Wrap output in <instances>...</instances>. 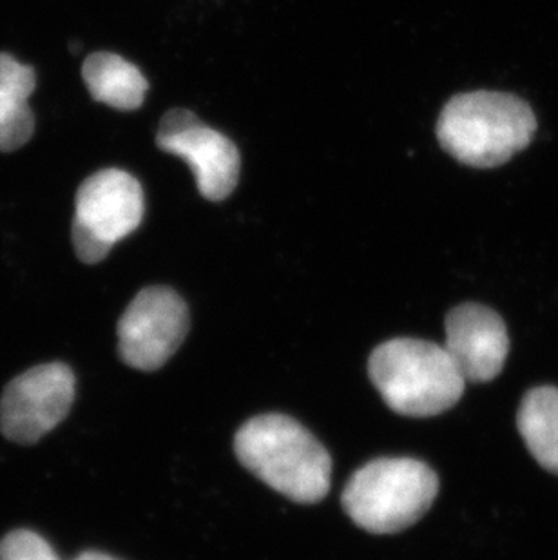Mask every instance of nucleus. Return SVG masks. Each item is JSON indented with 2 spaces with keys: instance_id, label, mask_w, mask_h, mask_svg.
Listing matches in <instances>:
<instances>
[{
  "instance_id": "12",
  "label": "nucleus",
  "mask_w": 558,
  "mask_h": 560,
  "mask_svg": "<svg viewBox=\"0 0 558 560\" xmlns=\"http://www.w3.org/2000/svg\"><path fill=\"white\" fill-rule=\"evenodd\" d=\"M516 427L538 465L558 476V388L538 386L527 392Z\"/></svg>"
},
{
  "instance_id": "5",
  "label": "nucleus",
  "mask_w": 558,
  "mask_h": 560,
  "mask_svg": "<svg viewBox=\"0 0 558 560\" xmlns=\"http://www.w3.org/2000/svg\"><path fill=\"white\" fill-rule=\"evenodd\" d=\"M146 212L142 186L126 171L104 170L80 186L74 203V253L98 264L113 245L137 231Z\"/></svg>"
},
{
  "instance_id": "2",
  "label": "nucleus",
  "mask_w": 558,
  "mask_h": 560,
  "mask_svg": "<svg viewBox=\"0 0 558 560\" xmlns=\"http://www.w3.org/2000/svg\"><path fill=\"white\" fill-rule=\"evenodd\" d=\"M535 131L532 107L519 96L497 91L453 96L438 120L441 148L477 170L505 164L530 145Z\"/></svg>"
},
{
  "instance_id": "7",
  "label": "nucleus",
  "mask_w": 558,
  "mask_h": 560,
  "mask_svg": "<svg viewBox=\"0 0 558 560\" xmlns=\"http://www.w3.org/2000/svg\"><path fill=\"white\" fill-rule=\"evenodd\" d=\"M73 401L74 375L68 365L35 366L5 386L0 399V432L13 443H37L62 423Z\"/></svg>"
},
{
  "instance_id": "13",
  "label": "nucleus",
  "mask_w": 558,
  "mask_h": 560,
  "mask_svg": "<svg viewBox=\"0 0 558 560\" xmlns=\"http://www.w3.org/2000/svg\"><path fill=\"white\" fill-rule=\"evenodd\" d=\"M0 560H60L48 540L30 529H15L0 540Z\"/></svg>"
},
{
  "instance_id": "10",
  "label": "nucleus",
  "mask_w": 558,
  "mask_h": 560,
  "mask_svg": "<svg viewBox=\"0 0 558 560\" xmlns=\"http://www.w3.org/2000/svg\"><path fill=\"white\" fill-rule=\"evenodd\" d=\"M37 85L35 69L0 54V151L11 153L30 142L35 120L30 96Z\"/></svg>"
},
{
  "instance_id": "14",
  "label": "nucleus",
  "mask_w": 558,
  "mask_h": 560,
  "mask_svg": "<svg viewBox=\"0 0 558 560\" xmlns=\"http://www.w3.org/2000/svg\"><path fill=\"white\" fill-rule=\"evenodd\" d=\"M74 560H118L115 557L106 556V553H98V551H85L82 556L77 557Z\"/></svg>"
},
{
  "instance_id": "11",
  "label": "nucleus",
  "mask_w": 558,
  "mask_h": 560,
  "mask_svg": "<svg viewBox=\"0 0 558 560\" xmlns=\"http://www.w3.org/2000/svg\"><path fill=\"white\" fill-rule=\"evenodd\" d=\"M82 77L96 102L135 112L148 93V80L137 66L115 54H93L82 66Z\"/></svg>"
},
{
  "instance_id": "4",
  "label": "nucleus",
  "mask_w": 558,
  "mask_h": 560,
  "mask_svg": "<svg viewBox=\"0 0 558 560\" xmlns=\"http://www.w3.org/2000/svg\"><path fill=\"white\" fill-rule=\"evenodd\" d=\"M435 471L410 457H385L359 468L342 492V508L370 534L410 528L438 498Z\"/></svg>"
},
{
  "instance_id": "9",
  "label": "nucleus",
  "mask_w": 558,
  "mask_h": 560,
  "mask_svg": "<svg viewBox=\"0 0 558 560\" xmlns=\"http://www.w3.org/2000/svg\"><path fill=\"white\" fill-rule=\"evenodd\" d=\"M443 347L466 383H486L501 374L510 338L497 312L466 303L447 314Z\"/></svg>"
},
{
  "instance_id": "8",
  "label": "nucleus",
  "mask_w": 558,
  "mask_h": 560,
  "mask_svg": "<svg viewBox=\"0 0 558 560\" xmlns=\"http://www.w3.org/2000/svg\"><path fill=\"white\" fill-rule=\"evenodd\" d=\"M156 143L164 153L185 160L207 200L222 201L240 180L242 159L232 140L201 122L187 109H171L160 122Z\"/></svg>"
},
{
  "instance_id": "1",
  "label": "nucleus",
  "mask_w": 558,
  "mask_h": 560,
  "mask_svg": "<svg viewBox=\"0 0 558 560\" xmlns=\"http://www.w3.org/2000/svg\"><path fill=\"white\" fill-rule=\"evenodd\" d=\"M234 450L248 471L290 501L314 504L327 498L333 459L294 419L281 413L251 419L237 430Z\"/></svg>"
},
{
  "instance_id": "6",
  "label": "nucleus",
  "mask_w": 558,
  "mask_h": 560,
  "mask_svg": "<svg viewBox=\"0 0 558 560\" xmlns=\"http://www.w3.org/2000/svg\"><path fill=\"white\" fill-rule=\"evenodd\" d=\"M189 332V308L167 287L138 292L118 322V352L126 365L153 372L164 366Z\"/></svg>"
},
{
  "instance_id": "3",
  "label": "nucleus",
  "mask_w": 558,
  "mask_h": 560,
  "mask_svg": "<svg viewBox=\"0 0 558 560\" xmlns=\"http://www.w3.org/2000/svg\"><path fill=\"white\" fill-rule=\"evenodd\" d=\"M370 380L386 405L408 418H432L463 397L466 381L443 345L399 338L380 345L369 361Z\"/></svg>"
}]
</instances>
